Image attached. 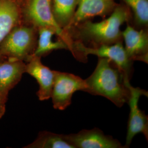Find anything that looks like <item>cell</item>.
<instances>
[{
  "label": "cell",
  "mask_w": 148,
  "mask_h": 148,
  "mask_svg": "<svg viewBox=\"0 0 148 148\" xmlns=\"http://www.w3.org/2000/svg\"><path fill=\"white\" fill-rule=\"evenodd\" d=\"M38 39L34 56L39 57L46 56L53 51L59 49L70 50L68 45L63 40L59 38L57 41H53L54 35H57L56 31L49 27H42L37 28Z\"/></svg>",
  "instance_id": "14"
},
{
  "label": "cell",
  "mask_w": 148,
  "mask_h": 148,
  "mask_svg": "<svg viewBox=\"0 0 148 148\" xmlns=\"http://www.w3.org/2000/svg\"><path fill=\"white\" fill-rule=\"evenodd\" d=\"M125 86L130 90V97L127 101L130 106V114L127 125V132L125 148H129L133 139L139 133H142L148 140V116L142 111L138 106L139 98L141 96L148 97V92L139 87H134L130 82Z\"/></svg>",
  "instance_id": "7"
},
{
  "label": "cell",
  "mask_w": 148,
  "mask_h": 148,
  "mask_svg": "<svg viewBox=\"0 0 148 148\" xmlns=\"http://www.w3.org/2000/svg\"><path fill=\"white\" fill-rule=\"evenodd\" d=\"M128 15L123 7L114 8L111 16L103 21L93 23L87 21L76 26L77 40L82 43H90L91 47L109 45L121 42L122 40L121 27L127 21Z\"/></svg>",
  "instance_id": "2"
},
{
  "label": "cell",
  "mask_w": 148,
  "mask_h": 148,
  "mask_svg": "<svg viewBox=\"0 0 148 148\" xmlns=\"http://www.w3.org/2000/svg\"><path fill=\"white\" fill-rule=\"evenodd\" d=\"M41 58L33 55L26 63L25 73L36 79L39 85V90L36 94L39 100L43 101L51 98L55 71L44 65Z\"/></svg>",
  "instance_id": "11"
},
{
  "label": "cell",
  "mask_w": 148,
  "mask_h": 148,
  "mask_svg": "<svg viewBox=\"0 0 148 148\" xmlns=\"http://www.w3.org/2000/svg\"><path fill=\"white\" fill-rule=\"evenodd\" d=\"M24 148H74L66 140L64 134L42 131L36 139Z\"/></svg>",
  "instance_id": "16"
},
{
  "label": "cell",
  "mask_w": 148,
  "mask_h": 148,
  "mask_svg": "<svg viewBox=\"0 0 148 148\" xmlns=\"http://www.w3.org/2000/svg\"><path fill=\"white\" fill-rule=\"evenodd\" d=\"M26 15L30 25L36 27H49L54 29L59 38L69 46L71 51L73 41L68 33L59 26L56 21L52 10V0H27Z\"/></svg>",
  "instance_id": "5"
},
{
  "label": "cell",
  "mask_w": 148,
  "mask_h": 148,
  "mask_svg": "<svg viewBox=\"0 0 148 148\" xmlns=\"http://www.w3.org/2000/svg\"><path fill=\"white\" fill-rule=\"evenodd\" d=\"M5 111V103L0 99V119L4 115Z\"/></svg>",
  "instance_id": "18"
},
{
  "label": "cell",
  "mask_w": 148,
  "mask_h": 148,
  "mask_svg": "<svg viewBox=\"0 0 148 148\" xmlns=\"http://www.w3.org/2000/svg\"><path fill=\"white\" fill-rule=\"evenodd\" d=\"M125 41V49L128 58L132 61L148 63V35L144 29L138 30L127 24L122 32Z\"/></svg>",
  "instance_id": "9"
},
{
  "label": "cell",
  "mask_w": 148,
  "mask_h": 148,
  "mask_svg": "<svg viewBox=\"0 0 148 148\" xmlns=\"http://www.w3.org/2000/svg\"><path fill=\"white\" fill-rule=\"evenodd\" d=\"M85 81L86 92L103 96L119 108L127 103L130 90L124 84L120 70L110 60L98 58L95 70Z\"/></svg>",
  "instance_id": "1"
},
{
  "label": "cell",
  "mask_w": 148,
  "mask_h": 148,
  "mask_svg": "<svg viewBox=\"0 0 148 148\" xmlns=\"http://www.w3.org/2000/svg\"><path fill=\"white\" fill-rule=\"evenodd\" d=\"M64 136L74 148H126L117 139L106 135L98 128L82 130Z\"/></svg>",
  "instance_id": "8"
},
{
  "label": "cell",
  "mask_w": 148,
  "mask_h": 148,
  "mask_svg": "<svg viewBox=\"0 0 148 148\" xmlns=\"http://www.w3.org/2000/svg\"><path fill=\"white\" fill-rule=\"evenodd\" d=\"M53 15L59 26L65 30L74 16L77 0H52Z\"/></svg>",
  "instance_id": "15"
},
{
  "label": "cell",
  "mask_w": 148,
  "mask_h": 148,
  "mask_svg": "<svg viewBox=\"0 0 148 148\" xmlns=\"http://www.w3.org/2000/svg\"><path fill=\"white\" fill-rule=\"evenodd\" d=\"M77 6L68 29L92 17L106 16L114 9L115 2L114 0H77Z\"/></svg>",
  "instance_id": "12"
},
{
  "label": "cell",
  "mask_w": 148,
  "mask_h": 148,
  "mask_svg": "<svg viewBox=\"0 0 148 148\" xmlns=\"http://www.w3.org/2000/svg\"><path fill=\"white\" fill-rule=\"evenodd\" d=\"M26 63L21 60L0 58V99L5 103L10 91L25 73Z\"/></svg>",
  "instance_id": "10"
},
{
  "label": "cell",
  "mask_w": 148,
  "mask_h": 148,
  "mask_svg": "<svg viewBox=\"0 0 148 148\" xmlns=\"http://www.w3.org/2000/svg\"><path fill=\"white\" fill-rule=\"evenodd\" d=\"M71 52L75 58L83 63L87 62V56L90 54L110 60L121 73L123 83L130 82L133 73V62L128 58L122 41L91 47L78 41H73Z\"/></svg>",
  "instance_id": "4"
},
{
  "label": "cell",
  "mask_w": 148,
  "mask_h": 148,
  "mask_svg": "<svg viewBox=\"0 0 148 148\" xmlns=\"http://www.w3.org/2000/svg\"><path fill=\"white\" fill-rule=\"evenodd\" d=\"M87 85L85 79L74 74L55 71L51 98L55 109L64 110L71 104L74 93L85 92Z\"/></svg>",
  "instance_id": "6"
},
{
  "label": "cell",
  "mask_w": 148,
  "mask_h": 148,
  "mask_svg": "<svg viewBox=\"0 0 148 148\" xmlns=\"http://www.w3.org/2000/svg\"><path fill=\"white\" fill-rule=\"evenodd\" d=\"M37 28L32 25L14 27L0 45V58L27 63L34 55L37 42Z\"/></svg>",
  "instance_id": "3"
},
{
  "label": "cell",
  "mask_w": 148,
  "mask_h": 148,
  "mask_svg": "<svg viewBox=\"0 0 148 148\" xmlns=\"http://www.w3.org/2000/svg\"><path fill=\"white\" fill-rule=\"evenodd\" d=\"M19 23V10L16 2L13 0H0V45Z\"/></svg>",
  "instance_id": "13"
},
{
  "label": "cell",
  "mask_w": 148,
  "mask_h": 148,
  "mask_svg": "<svg viewBox=\"0 0 148 148\" xmlns=\"http://www.w3.org/2000/svg\"><path fill=\"white\" fill-rule=\"evenodd\" d=\"M132 10L136 24L145 27L148 23V0H122Z\"/></svg>",
  "instance_id": "17"
}]
</instances>
